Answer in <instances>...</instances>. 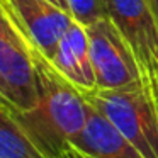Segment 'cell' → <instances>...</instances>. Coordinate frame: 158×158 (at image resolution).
Here are the masks:
<instances>
[{"mask_svg":"<svg viewBox=\"0 0 158 158\" xmlns=\"http://www.w3.org/2000/svg\"><path fill=\"white\" fill-rule=\"evenodd\" d=\"M38 75V106L29 112H15L31 139L56 158L87 123L89 102L41 53L31 51Z\"/></svg>","mask_w":158,"mask_h":158,"instance_id":"obj_1","label":"cell"},{"mask_svg":"<svg viewBox=\"0 0 158 158\" xmlns=\"http://www.w3.org/2000/svg\"><path fill=\"white\" fill-rule=\"evenodd\" d=\"M83 97L144 158H158V104L141 85L95 89Z\"/></svg>","mask_w":158,"mask_h":158,"instance_id":"obj_2","label":"cell"},{"mask_svg":"<svg viewBox=\"0 0 158 158\" xmlns=\"http://www.w3.org/2000/svg\"><path fill=\"white\" fill-rule=\"evenodd\" d=\"M107 17L127 43L141 85L158 104V10L155 0H106Z\"/></svg>","mask_w":158,"mask_h":158,"instance_id":"obj_3","label":"cell"},{"mask_svg":"<svg viewBox=\"0 0 158 158\" xmlns=\"http://www.w3.org/2000/svg\"><path fill=\"white\" fill-rule=\"evenodd\" d=\"M10 27L29 51H38L51 61L73 17L48 0H0Z\"/></svg>","mask_w":158,"mask_h":158,"instance_id":"obj_4","label":"cell"},{"mask_svg":"<svg viewBox=\"0 0 158 158\" xmlns=\"http://www.w3.org/2000/svg\"><path fill=\"white\" fill-rule=\"evenodd\" d=\"M85 29L97 89H126L141 85L136 60L114 22L109 17H104Z\"/></svg>","mask_w":158,"mask_h":158,"instance_id":"obj_5","label":"cell"},{"mask_svg":"<svg viewBox=\"0 0 158 158\" xmlns=\"http://www.w3.org/2000/svg\"><path fill=\"white\" fill-rule=\"evenodd\" d=\"M0 102L14 112H29L38 106L34 61L14 31L0 32Z\"/></svg>","mask_w":158,"mask_h":158,"instance_id":"obj_6","label":"cell"},{"mask_svg":"<svg viewBox=\"0 0 158 158\" xmlns=\"http://www.w3.org/2000/svg\"><path fill=\"white\" fill-rule=\"evenodd\" d=\"M51 63L82 94L97 89L87 29L77 21H73L66 34L61 38Z\"/></svg>","mask_w":158,"mask_h":158,"instance_id":"obj_7","label":"cell"},{"mask_svg":"<svg viewBox=\"0 0 158 158\" xmlns=\"http://www.w3.org/2000/svg\"><path fill=\"white\" fill-rule=\"evenodd\" d=\"M73 143L87 158H144L102 112L89 104L87 123Z\"/></svg>","mask_w":158,"mask_h":158,"instance_id":"obj_8","label":"cell"},{"mask_svg":"<svg viewBox=\"0 0 158 158\" xmlns=\"http://www.w3.org/2000/svg\"><path fill=\"white\" fill-rule=\"evenodd\" d=\"M0 158H49L26 133L12 109L0 102Z\"/></svg>","mask_w":158,"mask_h":158,"instance_id":"obj_9","label":"cell"},{"mask_svg":"<svg viewBox=\"0 0 158 158\" xmlns=\"http://www.w3.org/2000/svg\"><path fill=\"white\" fill-rule=\"evenodd\" d=\"M73 21L89 27L94 22L107 17L106 0H66Z\"/></svg>","mask_w":158,"mask_h":158,"instance_id":"obj_10","label":"cell"},{"mask_svg":"<svg viewBox=\"0 0 158 158\" xmlns=\"http://www.w3.org/2000/svg\"><path fill=\"white\" fill-rule=\"evenodd\" d=\"M4 31H14V29L10 27L9 21L5 19L4 12H2V7H0V32H4ZM14 32H15V31H14Z\"/></svg>","mask_w":158,"mask_h":158,"instance_id":"obj_11","label":"cell"},{"mask_svg":"<svg viewBox=\"0 0 158 158\" xmlns=\"http://www.w3.org/2000/svg\"><path fill=\"white\" fill-rule=\"evenodd\" d=\"M48 2H51V4H55V5H58L60 9H63L65 12H68L70 14V9H68V2L66 0H48ZM72 15V14H70Z\"/></svg>","mask_w":158,"mask_h":158,"instance_id":"obj_12","label":"cell"},{"mask_svg":"<svg viewBox=\"0 0 158 158\" xmlns=\"http://www.w3.org/2000/svg\"><path fill=\"white\" fill-rule=\"evenodd\" d=\"M155 5H156V10H158V0H155Z\"/></svg>","mask_w":158,"mask_h":158,"instance_id":"obj_13","label":"cell"}]
</instances>
